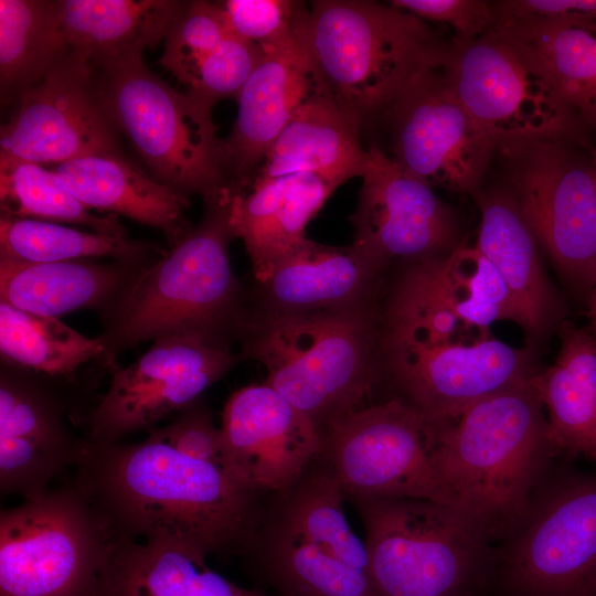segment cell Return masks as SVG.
<instances>
[{"mask_svg": "<svg viewBox=\"0 0 596 596\" xmlns=\"http://www.w3.org/2000/svg\"><path fill=\"white\" fill-rule=\"evenodd\" d=\"M0 353L11 370L74 381L77 370L105 353L102 338H88L56 317L0 301Z\"/></svg>", "mask_w": 596, "mask_h": 596, "instance_id": "obj_34", "label": "cell"}, {"mask_svg": "<svg viewBox=\"0 0 596 596\" xmlns=\"http://www.w3.org/2000/svg\"><path fill=\"white\" fill-rule=\"evenodd\" d=\"M113 535L71 485L0 514V596H92Z\"/></svg>", "mask_w": 596, "mask_h": 596, "instance_id": "obj_10", "label": "cell"}, {"mask_svg": "<svg viewBox=\"0 0 596 596\" xmlns=\"http://www.w3.org/2000/svg\"><path fill=\"white\" fill-rule=\"evenodd\" d=\"M97 153L123 155L104 114L89 53L70 45L15 100L0 130V162L53 166Z\"/></svg>", "mask_w": 596, "mask_h": 596, "instance_id": "obj_14", "label": "cell"}, {"mask_svg": "<svg viewBox=\"0 0 596 596\" xmlns=\"http://www.w3.org/2000/svg\"><path fill=\"white\" fill-rule=\"evenodd\" d=\"M148 265L97 259L51 263L0 259V300L21 310L56 318L83 309L103 316Z\"/></svg>", "mask_w": 596, "mask_h": 596, "instance_id": "obj_26", "label": "cell"}, {"mask_svg": "<svg viewBox=\"0 0 596 596\" xmlns=\"http://www.w3.org/2000/svg\"><path fill=\"white\" fill-rule=\"evenodd\" d=\"M166 252L157 244L127 235L83 231L61 223L31 219H0V259L51 263L110 258L151 264Z\"/></svg>", "mask_w": 596, "mask_h": 596, "instance_id": "obj_35", "label": "cell"}, {"mask_svg": "<svg viewBox=\"0 0 596 596\" xmlns=\"http://www.w3.org/2000/svg\"><path fill=\"white\" fill-rule=\"evenodd\" d=\"M58 1L0 0V94L15 102L66 49Z\"/></svg>", "mask_w": 596, "mask_h": 596, "instance_id": "obj_36", "label": "cell"}, {"mask_svg": "<svg viewBox=\"0 0 596 596\" xmlns=\"http://www.w3.org/2000/svg\"><path fill=\"white\" fill-rule=\"evenodd\" d=\"M242 354L198 336H169L127 366H113L111 381L87 415V440L113 443L180 412L225 375Z\"/></svg>", "mask_w": 596, "mask_h": 596, "instance_id": "obj_15", "label": "cell"}, {"mask_svg": "<svg viewBox=\"0 0 596 596\" xmlns=\"http://www.w3.org/2000/svg\"><path fill=\"white\" fill-rule=\"evenodd\" d=\"M390 4L424 21L447 25L455 44H466L492 30V2L483 0H392Z\"/></svg>", "mask_w": 596, "mask_h": 596, "instance_id": "obj_41", "label": "cell"}, {"mask_svg": "<svg viewBox=\"0 0 596 596\" xmlns=\"http://www.w3.org/2000/svg\"><path fill=\"white\" fill-rule=\"evenodd\" d=\"M344 498H412L458 507L430 457V422L403 400L364 406L322 432Z\"/></svg>", "mask_w": 596, "mask_h": 596, "instance_id": "obj_12", "label": "cell"}, {"mask_svg": "<svg viewBox=\"0 0 596 596\" xmlns=\"http://www.w3.org/2000/svg\"><path fill=\"white\" fill-rule=\"evenodd\" d=\"M221 434L230 469L260 494L286 490L323 448L317 424L266 382L228 397Z\"/></svg>", "mask_w": 596, "mask_h": 596, "instance_id": "obj_18", "label": "cell"}, {"mask_svg": "<svg viewBox=\"0 0 596 596\" xmlns=\"http://www.w3.org/2000/svg\"><path fill=\"white\" fill-rule=\"evenodd\" d=\"M558 332L554 363L531 381L547 411L555 449L596 462V336L570 321Z\"/></svg>", "mask_w": 596, "mask_h": 596, "instance_id": "obj_29", "label": "cell"}, {"mask_svg": "<svg viewBox=\"0 0 596 596\" xmlns=\"http://www.w3.org/2000/svg\"><path fill=\"white\" fill-rule=\"evenodd\" d=\"M232 34L270 53L295 42L304 3L288 0H226L219 2Z\"/></svg>", "mask_w": 596, "mask_h": 596, "instance_id": "obj_40", "label": "cell"}, {"mask_svg": "<svg viewBox=\"0 0 596 596\" xmlns=\"http://www.w3.org/2000/svg\"><path fill=\"white\" fill-rule=\"evenodd\" d=\"M52 170L87 210L158 228L169 248L192 228L185 219L189 198L145 173L124 155H89L55 164Z\"/></svg>", "mask_w": 596, "mask_h": 596, "instance_id": "obj_25", "label": "cell"}, {"mask_svg": "<svg viewBox=\"0 0 596 596\" xmlns=\"http://www.w3.org/2000/svg\"><path fill=\"white\" fill-rule=\"evenodd\" d=\"M455 95L497 146L521 139L585 142L583 125L496 30L455 44L444 66Z\"/></svg>", "mask_w": 596, "mask_h": 596, "instance_id": "obj_13", "label": "cell"}, {"mask_svg": "<svg viewBox=\"0 0 596 596\" xmlns=\"http://www.w3.org/2000/svg\"><path fill=\"white\" fill-rule=\"evenodd\" d=\"M380 350L405 402L430 422L455 418L536 373L526 350L400 288L386 308Z\"/></svg>", "mask_w": 596, "mask_h": 596, "instance_id": "obj_5", "label": "cell"}, {"mask_svg": "<svg viewBox=\"0 0 596 596\" xmlns=\"http://www.w3.org/2000/svg\"><path fill=\"white\" fill-rule=\"evenodd\" d=\"M230 34L219 2L184 1L166 34L160 64L179 78Z\"/></svg>", "mask_w": 596, "mask_h": 596, "instance_id": "obj_39", "label": "cell"}, {"mask_svg": "<svg viewBox=\"0 0 596 596\" xmlns=\"http://www.w3.org/2000/svg\"><path fill=\"white\" fill-rule=\"evenodd\" d=\"M397 284L471 327L490 331L499 320L515 323L502 277L476 245L459 244L446 255L416 260Z\"/></svg>", "mask_w": 596, "mask_h": 596, "instance_id": "obj_30", "label": "cell"}, {"mask_svg": "<svg viewBox=\"0 0 596 596\" xmlns=\"http://www.w3.org/2000/svg\"><path fill=\"white\" fill-rule=\"evenodd\" d=\"M368 149L358 207L350 216L352 245L383 266L396 257L419 260L456 248V212L429 185L406 174L380 146Z\"/></svg>", "mask_w": 596, "mask_h": 596, "instance_id": "obj_17", "label": "cell"}, {"mask_svg": "<svg viewBox=\"0 0 596 596\" xmlns=\"http://www.w3.org/2000/svg\"><path fill=\"white\" fill-rule=\"evenodd\" d=\"M531 379L475 402L455 418L429 421L437 472L490 538L507 536L522 519L557 451Z\"/></svg>", "mask_w": 596, "mask_h": 596, "instance_id": "obj_2", "label": "cell"}, {"mask_svg": "<svg viewBox=\"0 0 596 596\" xmlns=\"http://www.w3.org/2000/svg\"><path fill=\"white\" fill-rule=\"evenodd\" d=\"M295 36L320 85L362 126L427 73L446 65L451 40L416 15L365 0L304 6Z\"/></svg>", "mask_w": 596, "mask_h": 596, "instance_id": "obj_3", "label": "cell"}, {"mask_svg": "<svg viewBox=\"0 0 596 596\" xmlns=\"http://www.w3.org/2000/svg\"><path fill=\"white\" fill-rule=\"evenodd\" d=\"M480 211L476 246L502 277L528 340L536 342L562 323L564 308L544 272L538 241L505 187L473 194Z\"/></svg>", "mask_w": 596, "mask_h": 596, "instance_id": "obj_21", "label": "cell"}, {"mask_svg": "<svg viewBox=\"0 0 596 596\" xmlns=\"http://www.w3.org/2000/svg\"><path fill=\"white\" fill-rule=\"evenodd\" d=\"M232 188L203 201L196 226L148 265L102 317L109 370L124 351L169 336H198L226 344V333L246 319L231 268L228 226Z\"/></svg>", "mask_w": 596, "mask_h": 596, "instance_id": "obj_4", "label": "cell"}, {"mask_svg": "<svg viewBox=\"0 0 596 596\" xmlns=\"http://www.w3.org/2000/svg\"><path fill=\"white\" fill-rule=\"evenodd\" d=\"M568 139L502 142L505 188L558 272L590 296L596 285V191L590 147Z\"/></svg>", "mask_w": 596, "mask_h": 596, "instance_id": "obj_9", "label": "cell"}, {"mask_svg": "<svg viewBox=\"0 0 596 596\" xmlns=\"http://www.w3.org/2000/svg\"><path fill=\"white\" fill-rule=\"evenodd\" d=\"M320 88L296 36L289 46L265 53L237 96L236 119L223 140L225 170L233 189L252 184L272 145L297 109Z\"/></svg>", "mask_w": 596, "mask_h": 596, "instance_id": "obj_20", "label": "cell"}, {"mask_svg": "<svg viewBox=\"0 0 596 596\" xmlns=\"http://www.w3.org/2000/svg\"><path fill=\"white\" fill-rule=\"evenodd\" d=\"M157 429L181 453L230 469L221 428L214 426L211 412L200 400L180 411L172 423Z\"/></svg>", "mask_w": 596, "mask_h": 596, "instance_id": "obj_42", "label": "cell"}, {"mask_svg": "<svg viewBox=\"0 0 596 596\" xmlns=\"http://www.w3.org/2000/svg\"><path fill=\"white\" fill-rule=\"evenodd\" d=\"M1 216L81 225L89 231L127 235L117 215L97 216L87 210L41 164L0 162Z\"/></svg>", "mask_w": 596, "mask_h": 596, "instance_id": "obj_37", "label": "cell"}, {"mask_svg": "<svg viewBox=\"0 0 596 596\" xmlns=\"http://www.w3.org/2000/svg\"><path fill=\"white\" fill-rule=\"evenodd\" d=\"M364 526L377 596H472L490 567L483 525L425 499L349 498Z\"/></svg>", "mask_w": 596, "mask_h": 596, "instance_id": "obj_8", "label": "cell"}, {"mask_svg": "<svg viewBox=\"0 0 596 596\" xmlns=\"http://www.w3.org/2000/svg\"><path fill=\"white\" fill-rule=\"evenodd\" d=\"M205 558L174 541L113 538L92 596H275L236 585Z\"/></svg>", "mask_w": 596, "mask_h": 596, "instance_id": "obj_27", "label": "cell"}, {"mask_svg": "<svg viewBox=\"0 0 596 596\" xmlns=\"http://www.w3.org/2000/svg\"><path fill=\"white\" fill-rule=\"evenodd\" d=\"M244 356L266 383L323 429L360 409L376 381L380 334L370 305L327 311L264 310L245 319Z\"/></svg>", "mask_w": 596, "mask_h": 596, "instance_id": "obj_6", "label": "cell"}, {"mask_svg": "<svg viewBox=\"0 0 596 596\" xmlns=\"http://www.w3.org/2000/svg\"><path fill=\"white\" fill-rule=\"evenodd\" d=\"M84 440L68 432L57 401L39 383L2 370L0 379V489L33 500L67 466Z\"/></svg>", "mask_w": 596, "mask_h": 596, "instance_id": "obj_19", "label": "cell"}, {"mask_svg": "<svg viewBox=\"0 0 596 596\" xmlns=\"http://www.w3.org/2000/svg\"><path fill=\"white\" fill-rule=\"evenodd\" d=\"M248 553L278 596H377L369 572L265 518Z\"/></svg>", "mask_w": 596, "mask_h": 596, "instance_id": "obj_32", "label": "cell"}, {"mask_svg": "<svg viewBox=\"0 0 596 596\" xmlns=\"http://www.w3.org/2000/svg\"><path fill=\"white\" fill-rule=\"evenodd\" d=\"M382 118L391 131L387 156L406 174L458 193L482 188L496 143L457 98L444 67L415 82Z\"/></svg>", "mask_w": 596, "mask_h": 596, "instance_id": "obj_16", "label": "cell"}, {"mask_svg": "<svg viewBox=\"0 0 596 596\" xmlns=\"http://www.w3.org/2000/svg\"><path fill=\"white\" fill-rule=\"evenodd\" d=\"M592 153V163H593V170H594V181H595V191H596V149L590 148Z\"/></svg>", "mask_w": 596, "mask_h": 596, "instance_id": "obj_44", "label": "cell"}, {"mask_svg": "<svg viewBox=\"0 0 596 596\" xmlns=\"http://www.w3.org/2000/svg\"><path fill=\"white\" fill-rule=\"evenodd\" d=\"M361 128L359 118L322 87L297 109L254 181L311 173L336 190L365 169L369 149L361 142Z\"/></svg>", "mask_w": 596, "mask_h": 596, "instance_id": "obj_23", "label": "cell"}, {"mask_svg": "<svg viewBox=\"0 0 596 596\" xmlns=\"http://www.w3.org/2000/svg\"><path fill=\"white\" fill-rule=\"evenodd\" d=\"M264 55L256 44L230 34L177 79L185 93L213 107L222 98H237Z\"/></svg>", "mask_w": 596, "mask_h": 596, "instance_id": "obj_38", "label": "cell"}, {"mask_svg": "<svg viewBox=\"0 0 596 596\" xmlns=\"http://www.w3.org/2000/svg\"><path fill=\"white\" fill-rule=\"evenodd\" d=\"M273 496L275 503L270 512L265 510V519L370 573L365 543L348 522L342 489L322 455L290 487Z\"/></svg>", "mask_w": 596, "mask_h": 596, "instance_id": "obj_33", "label": "cell"}, {"mask_svg": "<svg viewBox=\"0 0 596 596\" xmlns=\"http://www.w3.org/2000/svg\"><path fill=\"white\" fill-rule=\"evenodd\" d=\"M383 267L353 245L328 246L305 237L259 284L264 310L310 312L369 305Z\"/></svg>", "mask_w": 596, "mask_h": 596, "instance_id": "obj_24", "label": "cell"}, {"mask_svg": "<svg viewBox=\"0 0 596 596\" xmlns=\"http://www.w3.org/2000/svg\"><path fill=\"white\" fill-rule=\"evenodd\" d=\"M500 555L507 596H596V472L535 491Z\"/></svg>", "mask_w": 596, "mask_h": 596, "instance_id": "obj_11", "label": "cell"}, {"mask_svg": "<svg viewBox=\"0 0 596 596\" xmlns=\"http://www.w3.org/2000/svg\"><path fill=\"white\" fill-rule=\"evenodd\" d=\"M497 31L583 126L596 129V21L504 19Z\"/></svg>", "mask_w": 596, "mask_h": 596, "instance_id": "obj_28", "label": "cell"}, {"mask_svg": "<svg viewBox=\"0 0 596 596\" xmlns=\"http://www.w3.org/2000/svg\"><path fill=\"white\" fill-rule=\"evenodd\" d=\"M75 467L72 486L113 538L247 554L263 521V494L230 469L181 453L157 428L139 443L86 439Z\"/></svg>", "mask_w": 596, "mask_h": 596, "instance_id": "obj_1", "label": "cell"}, {"mask_svg": "<svg viewBox=\"0 0 596 596\" xmlns=\"http://www.w3.org/2000/svg\"><path fill=\"white\" fill-rule=\"evenodd\" d=\"M174 0H61L67 45L89 53L94 64L156 46L181 10Z\"/></svg>", "mask_w": 596, "mask_h": 596, "instance_id": "obj_31", "label": "cell"}, {"mask_svg": "<svg viewBox=\"0 0 596 596\" xmlns=\"http://www.w3.org/2000/svg\"><path fill=\"white\" fill-rule=\"evenodd\" d=\"M333 191L311 173L255 180L244 190L232 189L228 226L232 236L243 242L258 284L306 237L308 223Z\"/></svg>", "mask_w": 596, "mask_h": 596, "instance_id": "obj_22", "label": "cell"}, {"mask_svg": "<svg viewBox=\"0 0 596 596\" xmlns=\"http://www.w3.org/2000/svg\"><path fill=\"white\" fill-rule=\"evenodd\" d=\"M94 79L107 119L156 180L203 201L231 187L212 107L155 75L143 53L94 64Z\"/></svg>", "mask_w": 596, "mask_h": 596, "instance_id": "obj_7", "label": "cell"}, {"mask_svg": "<svg viewBox=\"0 0 596 596\" xmlns=\"http://www.w3.org/2000/svg\"><path fill=\"white\" fill-rule=\"evenodd\" d=\"M492 8L496 19L596 21V0H502Z\"/></svg>", "mask_w": 596, "mask_h": 596, "instance_id": "obj_43", "label": "cell"}]
</instances>
